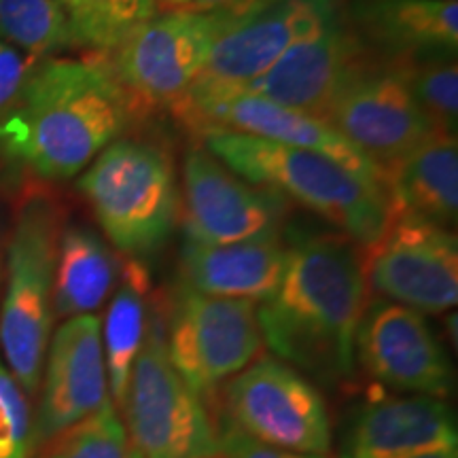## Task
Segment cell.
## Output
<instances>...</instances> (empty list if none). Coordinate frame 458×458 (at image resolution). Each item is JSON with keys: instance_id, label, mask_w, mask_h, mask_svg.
<instances>
[{"instance_id": "cell-1", "label": "cell", "mask_w": 458, "mask_h": 458, "mask_svg": "<svg viewBox=\"0 0 458 458\" xmlns=\"http://www.w3.org/2000/svg\"><path fill=\"white\" fill-rule=\"evenodd\" d=\"M365 310L360 246L344 233H306L291 242L283 283L261 301L257 320L283 363L331 386L354 376Z\"/></svg>"}, {"instance_id": "cell-2", "label": "cell", "mask_w": 458, "mask_h": 458, "mask_svg": "<svg viewBox=\"0 0 458 458\" xmlns=\"http://www.w3.org/2000/svg\"><path fill=\"white\" fill-rule=\"evenodd\" d=\"M134 114L105 55L45 57L0 119V147L47 181L77 176Z\"/></svg>"}, {"instance_id": "cell-3", "label": "cell", "mask_w": 458, "mask_h": 458, "mask_svg": "<svg viewBox=\"0 0 458 458\" xmlns=\"http://www.w3.org/2000/svg\"><path fill=\"white\" fill-rule=\"evenodd\" d=\"M202 140L210 156L244 181L306 206L360 249L374 244L391 223L380 182L363 179L317 151L236 131H210Z\"/></svg>"}, {"instance_id": "cell-4", "label": "cell", "mask_w": 458, "mask_h": 458, "mask_svg": "<svg viewBox=\"0 0 458 458\" xmlns=\"http://www.w3.org/2000/svg\"><path fill=\"white\" fill-rule=\"evenodd\" d=\"M64 213L54 198L30 193L7 240V283L0 308V348L26 394L38 391L54 327V274Z\"/></svg>"}, {"instance_id": "cell-5", "label": "cell", "mask_w": 458, "mask_h": 458, "mask_svg": "<svg viewBox=\"0 0 458 458\" xmlns=\"http://www.w3.org/2000/svg\"><path fill=\"white\" fill-rule=\"evenodd\" d=\"M79 191L105 236L130 259L159 253L179 221L174 164L151 142H111L81 174Z\"/></svg>"}, {"instance_id": "cell-6", "label": "cell", "mask_w": 458, "mask_h": 458, "mask_svg": "<svg viewBox=\"0 0 458 458\" xmlns=\"http://www.w3.org/2000/svg\"><path fill=\"white\" fill-rule=\"evenodd\" d=\"M128 435L140 458H216L219 433L208 405L172 365L165 312L153 300L147 335L131 368L122 403Z\"/></svg>"}, {"instance_id": "cell-7", "label": "cell", "mask_w": 458, "mask_h": 458, "mask_svg": "<svg viewBox=\"0 0 458 458\" xmlns=\"http://www.w3.org/2000/svg\"><path fill=\"white\" fill-rule=\"evenodd\" d=\"M340 11L342 0H242L221 9L219 32L202 72L172 106L240 94L270 71L291 45Z\"/></svg>"}, {"instance_id": "cell-8", "label": "cell", "mask_w": 458, "mask_h": 458, "mask_svg": "<svg viewBox=\"0 0 458 458\" xmlns=\"http://www.w3.org/2000/svg\"><path fill=\"white\" fill-rule=\"evenodd\" d=\"M164 312L172 365L204 403L261 352L255 301L204 295L176 283Z\"/></svg>"}, {"instance_id": "cell-9", "label": "cell", "mask_w": 458, "mask_h": 458, "mask_svg": "<svg viewBox=\"0 0 458 458\" xmlns=\"http://www.w3.org/2000/svg\"><path fill=\"white\" fill-rule=\"evenodd\" d=\"M219 26L221 9L210 13L159 11L105 55L134 114L170 111L187 94L202 72Z\"/></svg>"}, {"instance_id": "cell-10", "label": "cell", "mask_w": 458, "mask_h": 458, "mask_svg": "<svg viewBox=\"0 0 458 458\" xmlns=\"http://www.w3.org/2000/svg\"><path fill=\"white\" fill-rule=\"evenodd\" d=\"M240 431L272 448L327 454L331 420L318 388L283 360L263 357L223 388V411Z\"/></svg>"}, {"instance_id": "cell-11", "label": "cell", "mask_w": 458, "mask_h": 458, "mask_svg": "<svg viewBox=\"0 0 458 458\" xmlns=\"http://www.w3.org/2000/svg\"><path fill=\"white\" fill-rule=\"evenodd\" d=\"M323 122L334 125L380 176L435 134L397 62L376 54L337 89Z\"/></svg>"}, {"instance_id": "cell-12", "label": "cell", "mask_w": 458, "mask_h": 458, "mask_svg": "<svg viewBox=\"0 0 458 458\" xmlns=\"http://www.w3.org/2000/svg\"><path fill=\"white\" fill-rule=\"evenodd\" d=\"M368 289L420 314H442L458 301L454 229L391 219L380 238L360 249Z\"/></svg>"}, {"instance_id": "cell-13", "label": "cell", "mask_w": 458, "mask_h": 458, "mask_svg": "<svg viewBox=\"0 0 458 458\" xmlns=\"http://www.w3.org/2000/svg\"><path fill=\"white\" fill-rule=\"evenodd\" d=\"M181 223L185 240L233 244L280 236L289 202L270 187L253 185L202 147L182 164Z\"/></svg>"}, {"instance_id": "cell-14", "label": "cell", "mask_w": 458, "mask_h": 458, "mask_svg": "<svg viewBox=\"0 0 458 458\" xmlns=\"http://www.w3.org/2000/svg\"><path fill=\"white\" fill-rule=\"evenodd\" d=\"M41 380V405L37 420H32L34 452L111 401L102 352V323L96 314L66 318L51 335Z\"/></svg>"}, {"instance_id": "cell-15", "label": "cell", "mask_w": 458, "mask_h": 458, "mask_svg": "<svg viewBox=\"0 0 458 458\" xmlns=\"http://www.w3.org/2000/svg\"><path fill=\"white\" fill-rule=\"evenodd\" d=\"M357 359L382 386L445 399L452 393V365L420 312L377 300L357 331Z\"/></svg>"}, {"instance_id": "cell-16", "label": "cell", "mask_w": 458, "mask_h": 458, "mask_svg": "<svg viewBox=\"0 0 458 458\" xmlns=\"http://www.w3.org/2000/svg\"><path fill=\"white\" fill-rule=\"evenodd\" d=\"M344 11L291 45L270 71L240 94H253L280 106L323 119L337 89L371 57Z\"/></svg>"}, {"instance_id": "cell-17", "label": "cell", "mask_w": 458, "mask_h": 458, "mask_svg": "<svg viewBox=\"0 0 458 458\" xmlns=\"http://www.w3.org/2000/svg\"><path fill=\"white\" fill-rule=\"evenodd\" d=\"M170 111L182 128L196 136H206L210 131H236L280 145L310 148L352 170L354 174L382 185L380 172L334 125L312 114L280 106L261 96L232 94L225 98L172 106Z\"/></svg>"}, {"instance_id": "cell-18", "label": "cell", "mask_w": 458, "mask_h": 458, "mask_svg": "<svg viewBox=\"0 0 458 458\" xmlns=\"http://www.w3.org/2000/svg\"><path fill=\"white\" fill-rule=\"evenodd\" d=\"M454 444L456 418L444 399L376 394L351 422L342 458H401Z\"/></svg>"}, {"instance_id": "cell-19", "label": "cell", "mask_w": 458, "mask_h": 458, "mask_svg": "<svg viewBox=\"0 0 458 458\" xmlns=\"http://www.w3.org/2000/svg\"><path fill=\"white\" fill-rule=\"evenodd\" d=\"M289 249L280 236L233 244H199L181 249V283L204 295L266 301L283 283Z\"/></svg>"}, {"instance_id": "cell-20", "label": "cell", "mask_w": 458, "mask_h": 458, "mask_svg": "<svg viewBox=\"0 0 458 458\" xmlns=\"http://www.w3.org/2000/svg\"><path fill=\"white\" fill-rule=\"evenodd\" d=\"M348 17L360 41L385 60L456 55V0H363Z\"/></svg>"}, {"instance_id": "cell-21", "label": "cell", "mask_w": 458, "mask_h": 458, "mask_svg": "<svg viewBox=\"0 0 458 458\" xmlns=\"http://www.w3.org/2000/svg\"><path fill=\"white\" fill-rule=\"evenodd\" d=\"M458 136L433 134L385 170L391 219H416L452 229L458 219Z\"/></svg>"}, {"instance_id": "cell-22", "label": "cell", "mask_w": 458, "mask_h": 458, "mask_svg": "<svg viewBox=\"0 0 458 458\" xmlns=\"http://www.w3.org/2000/svg\"><path fill=\"white\" fill-rule=\"evenodd\" d=\"M122 263L98 233L83 225L64 227L54 274V317L94 314L117 284Z\"/></svg>"}, {"instance_id": "cell-23", "label": "cell", "mask_w": 458, "mask_h": 458, "mask_svg": "<svg viewBox=\"0 0 458 458\" xmlns=\"http://www.w3.org/2000/svg\"><path fill=\"white\" fill-rule=\"evenodd\" d=\"M148 286L147 267L136 259L125 261L102 329V352L114 408H122L131 368L147 335Z\"/></svg>"}, {"instance_id": "cell-24", "label": "cell", "mask_w": 458, "mask_h": 458, "mask_svg": "<svg viewBox=\"0 0 458 458\" xmlns=\"http://www.w3.org/2000/svg\"><path fill=\"white\" fill-rule=\"evenodd\" d=\"M0 38L38 60L79 49L72 15L60 0H0Z\"/></svg>"}, {"instance_id": "cell-25", "label": "cell", "mask_w": 458, "mask_h": 458, "mask_svg": "<svg viewBox=\"0 0 458 458\" xmlns=\"http://www.w3.org/2000/svg\"><path fill=\"white\" fill-rule=\"evenodd\" d=\"M394 62V60H393ZM405 83L435 134L458 136V62L439 54L397 62Z\"/></svg>"}, {"instance_id": "cell-26", "label": "cell", "mask_w": 458, "mask_h": 458, "mask_svg": "<svg viewBox=\"0 0 458 458\" xmlns=\"http://www.w3.org/2000/svg\"><path fill=\"white\" fill-rule=\"evenodd\" d=\"M159 13L156 0H83L72 15L79 49L106 55L140 24Z\"/></svg>"}, {"instance_id": "cell-27", "label": "cell", "mask_w": 458, "mask_h": 458, "mask_svg": "<svg viewBox=\"0 0 458 458\" xmlns=\"http://www.w3.org/2000/svg\"><path fill=\"white\" fill-rule=\"evenodd\" d=\"M45 458H140V454L117 408L108 401L96 414L57 435Z\"/></svg>"}, {"instance_id": "cell-28", "label": "cell", "mask_w": 458, "mask_h": 458, "mask_svg": "<svg viewBox=\"0 0 458 458\" xmlns=\"http://www.w3.org/2000/svg\"><path fill=\"white\" fill-rule=\"evenodd\" d=\"M32 416L26 393L0 360V458H32Z\"/></svg>"}, {"instance_id": "cell-29", "label": "cell", "mask_w": 458, "mask_h": 458, "mask_svg": "<svg viewBox=\"0 0 458 458\" xmlns=\"http://www.w3.org/2000/svg\"><path fill=\"white\" fill-rule=\"evenodd\" d=\"M216 433H219V450L227 458H325L323 454H300V452H289L272 448L240 431L236 425L219 416L216 420Z\"/></svg>"}, {"instance_id": "cell-30", "label": "cell", "mask_w": 458, "mask_h": 458, "mask_svg": "<svg viewBox=\"0 0 458 458\" xmlns=\"http://www.w3.org/2000/svg\"><path fill=\"white\" fill-rule=\"evenodd\" d=\"M38 62H41L38 57H32L24 51L11 47V45L0 43V119L13 106V102Z\"/></svg>"}, {"instance_id": "cell-31", "label": "cell", "mask_w": 458, "mask_h": 458, "mask_svg": "<svg viewBox=\"0 0 458 458\" xmlns=\"http://www.w3.org/2000/svg\"><path fill=\"white\" fill-rule=\"evenodd\" d=\"M242 0H170L162 11H191V13H210V11L232 7Z\"/></svg>"}, {"instance_id": "cell-32", "label": "cell", "mask_w": 458, "mask_h": 458, "mask_svg": "<svg viewBox=\"0 0 458 458\" xmlns=\"http://www.w3.org/2000/svg\"><path fill=\"white\" fill-rule=\"evenodd\" d=\"M401 458H458V444L454 445H442V448H431L414 452V454H405Z\"/></svg>"}, {"instance_id": "cell-33", "label": "cell", "mask_w": 458, "mask_h": 458, "mask_svg": "<svg viewBox=\"0 0 458 458\" xmlns=\"http://www.w3.org/2000/svg\"><path fill=\"white\" fill-rule=\"evenodd\" d=\"M4 246H7V221H4L3 210H0V278H3L4 266Z\"/></svg>"}, {"instance_id": "cell-34", "label": "cell", "mask_w": 458, "mask_h": 458, "mask_svg": "<svg viewBox=\"0 0 458 458\" xmlns=\"http://www.w3.org/2000/svg\"><path fill=\"white\" fill-rule=\"evenodd\" d=\"M60 3L66 4L68 11H71V15L79 13V11H81V7H83V0H60Z\"/></svg>"}, {"instance_id": "cell-35", "label": "cell", "mask_w": 458, "mask_h": 458, "mask_svg": "<svg viewBox=\"0 0 458 458\" xmlns=\"http://www.w3.org/2000/svg\"><path fill=\"white\" fill-rule=\"evenodd\" d=\"M156 3H157V9H159V11H162V9L165 7V4H168V3H170V0H156Z\"/></svg>"}]
</instances>
